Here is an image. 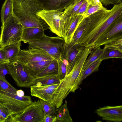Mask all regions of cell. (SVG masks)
I'll return each mask as SVG.
<instances>
[{"mask_svg":"<svg viewBox=\"0 0 122 122\" xmlns=\"http://www.w3.org/2000/svg\"><path fill=\"white\" fill-rule=\"evenodd\" d=\"M14 14L24 28L35 27L44 30L49 29L46 22L37 13L42 9L38 0H13Z\"/></svg>","mask_w":122,"mask_h":122,"instance_id":"obj_1","label":"cell"},{"mask_svg":"<svg viewBox=\"0 0 122 122\" xmlns=\"http://www.w3.org/2000/svg\"><path fill=\"white\" fill-rule=\"evenodd\" d=\"M90 53L84 49L80 55L71 71L62 80L49 102L57 108L62 105L64 100L73 90L77 80L81 74L85 62Z\"/></svg>","mask_w":122,"mask_h":122,"instance_id":"obj_2","label":"cell"},{"mask_svg":"<svg viewBox=\"0 0 122 122\" xmlns=\"http://www.w3.org/2000/svg\"><path fill=\"white\" fill-rule=\"evenodd\" d=\"M23 28L19 19L13 14L2 25L0 48L21 41Z\"/></svg>","mask_w":122,"mask_h":122,"instance_id":"obj_3","label":"cell"},{"mask_svg":"<svg viewBox=\"0 0 122 122\" xmlns=\"http://www.w3.org/2000/svg\"><path fill=\"white\" fill-rule=\"evenodd\" d=\"M65 42L63 38L47 36L45 34L40 39L28 43V48L41 50L46 52L54 59H59L62 54Z\"/></svg>","mask_w":122,"mask_h":122,"instance_id":"obj_4","label":"cell"},{"mask_svg":"<svg viewBox=\"0 0 122 122\" xmlns=\"http://www.w3.org/2000/svg\"><path fill=\"white\" fill-rule=\"evenodd\" d=\"M33 102L30 96L20 97L16 94L0 90V104L8 110L11 116L21 112Z\"/></svg>","mask_w":122,"mask_h":122,"instance_id":"obj_5","label":"cell"},{"mask_svg":"<svg viewBox=\"0 0 122 122\" xmlns=\"http://www.w3.org/2000/svg\"><path fill=\"white\" fill-rule=\"evenodd\" d=\"M37 15L46 22L51 32L62 37L67 17L64 11L42 10L38 12Z\"/></svg>","mask_w":122,"mask_h":122,"instance_id":"obj_6","label":"cell"},{"mask_svg":"<svg viewBox=\"0 0 122 122\" xmlns=\"http://www.w3.org/2000/svg\"><path fill=\"white\" fill-rule=\"evenodd\" d=\"M44 117L40 100H35L22 112L11 116L6 122H43Z\"/></svg>","mask_w":122,"mask_h":122,"instance_id":"obj_7","label":"cell"},{"mask_svg":"<svg viewBox=\"0 0 122 122\" xmlns=\"http://www.w3.org/2000/svg\"><path fill=\"white\" fill-rule=\"evenodd\" d=\"M10 75L19 87L29 88L35 78L28 71L25 64L15 60L8 63Z\"/></svg>","mask_w":122,"mask_h":122,"instance_id":"obj_8","label":"cell"},{"mask_svg":"<svg viewBox=\"0 0 122 122\" xmlns=\"http://www.w3.org/2000/svg\"><path fill=\"white\" fill-rule=\"evenodd\" d=\"M122 39V10L111 25L96 41L95 49L110 42Z\"/></svg>","mask_w":122,"mask_h":122,"instance_id":"obj_9","label":"cell"},{"mask_svg":"<svg viewBox=\"0 0 122 122\" xmlns=\"http://www.w3.org/2000/svg\"><path fill=\"white\" fill-rule=\"evenodd\" d=\"M54 59L46 51L31 48L20 50L15 60L25 64L43 60H52Z\"/></svg>","mask_w":122,"mask_h":122,"instance_id":"obj_10","label":"cell"},{"mask_svg":"<svg viewBox=\"0 0 122 122\" xmlns=\"http://www.w3.org/2000/svg\"><path fill=\"white\" fill-rule=\"evenodd\" d=\"M122 10V3L114 12L87 39L83 45L85 47L93 46L95 42L111 25Z\"/></svg>","mask_w":122,"mask_h":122,"instance_id":"obj_11","label":"cell"},{"mask_svg":"<svg viewBox=\"0 0 122 122\" xmlns=\"http://www.w3.org/2000/svg\"><path fill=\"white\" fill-rule=\"evenodd\" d=\"M66 16L62 37L65 42L69 44L71 42L75 31L85 17L84 15L75 14Z\"/></svg>","mask_w":122,"mask_h":122,"instance_id":"obj_12","label":"cell"},{"mask_svg":"<svg viewBox=\"0 0 122 122\" xmlns=\"http://www.w3.org/2000/svg\"><path fill=\"white\" fill-rule=\"evenodd\" d=\"M103 120L107 122L122 121V105L99 107L95 112Z\"/></svg>","mask_w":122,"mask_h":122,"instance_id":"obj_13","label":"cell"},{"mask_svg":"<svg viewBox=\"0 0 122 122\" xmlns=\"http://www.w3.org/2000/svg\"><path fill=\"white\" fill-rule=\"evenodd\" d=\"M59 84L60 83L39 87L32 85L30 87L31 95L32 96L49 102Z\"/></svg>","mask_w":122,"mask_h":122,"instance_id":"obj_14","label":"cell"},{"mask_svg":"<svg viewBox=\"0 0 122 122\" xmlns=\"http://www.w3.org/2000/svg\"><path fill=\"white\" fill-rule=\"evenodd\" d=\"M69 44L68 64L66 67V76L71 70L75 62L85 47L79 44L74 45L71 42L69 43Z\"/></svg>","mask_w":122,"mask_h":122,"instance_id":"obj_15","label":"cell"},{"mask_svg":"<svg viewBox=\"0 0 122 122\" xmlns=\"http://www.w3.org/2000/svg\"><path fill=\"white\" fill-rule=\"evenodd\" d=\"M42 10L62 11L74 0H38Z\"/></svg>","mask_w":122,"mask_h":122,"instance_id":"obj_16","label":"cell"},{"mask_svg":"<svg viewBox=\"0 0 122 122\" xmlns=\"http://www.w3.org/2000/svg\"><path fill=\"white\" fill-rule=\"evenodd\" d=\"M44 30L37 28H24L21 41L28 43L39 40L45 35Z\"/></svg>","mask_w":122,"mask_h":122,"instance_id":"obj_17","label":"cell"},{"mask_svg":"<svg viewBox=\"0 0 122 122\" xmlns=\"http://www.w3.org/2000/svg\"><path fill=\"white\" fill-rule=\"evenodd\" d=\"M102 61L100 58L98 59L83 71H81L75 83L73 93H74L78 88L79 85L82 83L85 79L93 72L98 70L99 66Z\"/></svg>","mask_w":122,"mask_h":122,"instance_id":"obj_18","label":"cell"},{"mask_svg":"<svg viewBox=\"0 0 122 122\" xmlns=\"http://www.w3.org/2000/svg\"><path fill=\"white\" fill-rule=\"evenodd\" d=\"M69 51L67 45L64 44L61 57L57 60L58 67L57 75L61 80L66 76Z\"/></svg>","mask_w":122,"mask_h":122,"instance_id":"obj_19","label":"cell"},{"mask_svg":"<svg viewBox=\"0 0 122 122\" xmlns=\"http://www.w3.org/2000/svg\"><path fill=\"white\" fill-rule=\"evenodd\" d=\"M52 60H43L25 65L28 71L35 79L36 75L44 70Z\"/></svg>","mask_w":122,"mask_h":122,"instance_id":"obj_20","label":"cell"},{"mask_svg":"<svg viewBox=\"0 0 122 122\" xmlns=\"http://www.w3.org/2000/svg\"><path fill=\"white\" fill-rule=\"evenodd\" d=\"M21 41L8 45L1 48L4 53L5 57L10 63L15 61L20 50Z\"/></svg>","mask_w":122,"mask_h":122,"instance_id":"obj_21","label":"cell"},{"mask_svg":"<svg viewBox=\"0 0 122 122\" xmlns=\"http://www.w3.org/2000/svg\"><path fill=\"white\" fill-rule=\"evenodd\" d=\"M61 80L57 74L35 78L32 85L39 87L59 83Z\"/></svg>","mask_w":122,"mask_h":122,"instance_id":"obj_22","label":"cell"},{"mask_svg":"<svg viewBox=\"0 0 122 122\" xmlns=\"http://www.w3.org/2000/svg\"><path fill=\"white\" fill-rule=\"evenodd\" d=\"M13 0H5L1 8L0 12L2 25L13 14Z\"/></svg>","mask_w":122,"mask_h":122,"instance_id":"obj_23","label":"cell"},{"mask_svg":"<svg viewBox=\"0 0 122 122\" xmlns=\"http://www.w3.org/2000/svg\"><path fill=\"white\" fill-rule=\"evenodd\" d=\"M66 101L58 108L56 114L57 122H72V120L70 116Z\"/></svg>","mask_w":122,"mask_h":122,"instance_id":"obj_24","label":"cell"},{"mask_svg":"<svg viewBox=\"0 0 122 122\" xmlns=\"http://www.w3.org/2000/svg\"><path fill=\"white\" fill-rule=\"evenodd\" d=\"M58 68L57 61L54 59L44 70L36 75L35 78L57 74Z\"/></svg>","mask_w":122,"mask_h":122,"instance_id":"obj_25","label":"cell"},{"mask_svg":"<svg viewBox=\"0 0 122 122\" xmlns=\"http://www.w3.org/2000/svg\"><path fill=\"white\" fill-rule=\"evenodd\" d=\"M103 52V49L99 47L92 50L88 58L85 61L82 71H83L92 63L100 58Z\"/></svg>","mask_w":122,"mask_h":122,"instance_id":"obj_26","label":"cell"},{"mask_svg":"<svg viewBox=\"0 0 122 122\" xmlns=\"http://www.w3.org/2000/svg\"><path fill=\"white\" fill-rule=\"evenodd\" d=\"M105 8L100 0H89L88 6L84 15L85 17H87Z\"/></svg>","mask_w":122,"mask_h":122,"instance_id":"obj_27","label":"cell"},{"mask_svg":"<svg viewBox=\"0 0 122 122\" xmlns=\"http://www.w3.org/2000/svg\"><path fill=\"white\" fill-rule=\"evenodd\" d=\"M103 52L100 58L102 60L112 58L122 59V53L115 49L104 47Z\"/></svg>","mask_w":122,"mask_h":122,"instance_id":"obj_28","label":"cell"},{"mask_svg":"<svg viewBox=\"0 0 122 122\" xmlns=\"http://www.w3.org/2000/svg\"><path fill=\"white\" fill-rule=\"evenodd\" d=\"M85 0H74L65 10L64 12L68 16L75 14Z\"/></svg>","mask_w":122,"mask_h":122,"instance_id":"obj_29","label":"cell"},{"mask_svg":"<svg viewBox=\"0 0 122 122\" xmlns=\"http://www.w3.org/2000/svg\"><path fill=\"white\" fill-rule=\"evenodd\" d=\"M86 19L85 17L78 26L75 31L71 42L74 45L77 44L82 35L86 26Z\"/></svg>","mask_w":122,"mask_h":122,"instance_id":"obj_30","label":"cell"},{"mask_svg":"<svg viewBox=\"0 0 122 122\" xmlns=\"http://www.w3.org/2000/svg\"><path fill=\"white\" fill-rule=\"evenodd\" d=\"M43 109L45 116L47 115H54L57 111V108L48 102L39 99Z\"/></svg>","mask_w":122,"mask_h":122,"instance_id":"obj_31","label":"cell"},{"mask_svg":"<svg viewBox=\"0 0 122 122\" xmlns=\"http://www.w3.org/2000/svg\"><path fill=\"white\" fill-rule=\"evenodd\" d=\"M0 90L14 94H16L17 91L8 81L6 78L3 79L1 78H0Z\"/></svg>","mask_w":122,"mask_h":122,"instance_id":"obj_32","label":"cell"},{"mask_svg":"<svg viewBox=\"0 0 122 122\" xmlns=\"http://www.w3.org/2000/svg\"><path fill=\"white\" fill-rule=\"evenodd\" d=\"M104 47L117 50L122 53V39L107 44Z\"/></svg>","mask_w":122,"mask_h":122,"instance_id":"obj_33","label":"cell"},{"mask_svg":"<svg viewBox=\"0 0 122 122\" xmlns=\"http://www.w3.org/2000/svg\"><path fill=\"white\" fill-rule=\"evenodd\" d=\"M11 116V114L8 110L0 104V122H6Z\"/></svg>","mask_w":122,"mask_h":122,"instance_id":"obj_34","label":"cell"},{"mask_svg":"<svg viewBox=\"0 0 122 122\" xmlns=\"http://www.w3.org/2000/svg\"><path fill=\"white\" fill-rule=\"evenodd\" d=\"M8 64V63L0 64V78L5 79V76L7 74H10Z\"/></svg>","mask_w":122,"mask_h":122,"instance_id":"obj_35","label":"cell"},{"mask_svg":"<svg viewBox=\"0 0 122 122\" xmlns=\"http://www.w3.org/2000/svg\"><path fill=\"white\" fill-rule=\"evenodd\" d=\"M89 3V0H85L76 14L84 15L88 8Z\"/></svg>","mask_w":122,"mask_h":122,"instance_id":"obj_36","label":"cell"},{"mask_svg":"<svg viewBox=\"0 0 122 122\" xmlns=\"http://www.w3.org/2000/svg\"><path fill=\"white\" fill-rule=\"evenodd\" d=\"M102 4L106 7L110 4L114 5L122 3V0H100Z\"/></svg>","mask_w":122,"mask_h":122,"instance_id":"obj_37","label":"cell"},{"mask_svg":"<svg viewBox=\"0 0 122 122\" xmlns=\"http://www.w3.org/2000/svg\"><path fill=\"white\" fill-rule=\"evenodd\" d=\"M57 119L56 116L47 115L44 117L43 122H56Z\"/></svg>","mask_w":122,"mask_h":122,"instance_id":"obj_38","label":"cell"},{"mask_svg":"<svg viewBox=\"0 0 122 122\" xmlns=\"http://www.w3.org/2000/svg\"><path fill=\"white\" fill-rule=\"evenodd\" d=\"M9 63L6 59L3 51L0 49V64Z\"/></svg>","mask_w":122,"mask_h":122,"instance_id":"obj_39","label":"cell"},{"mask_svg":"<svg viewBox=\"0 0 122 122\" xmlns=\"http://www.w3.org/2000/svg\"><path fill=\"white\" fill-rule=\"evenodd\" d=\"M16 94L18 96L20 97L24 96V92L21 90H17L16 92Z\"/></svg>","mask_w":122,"mask_h":122,"instance_id":"obj_40","label":"cell"}]
</instances>
